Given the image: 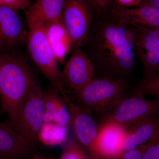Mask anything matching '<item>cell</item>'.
I'll return each mask as SVG.
<instances>
[{"label": "cell", "mask_w": 159, "mask_h": 159, "mask_svg": "<svg viewBox=\"0 0 159 159\" xmlns=\"http://www.w3.org/2000/svg\"><path fill=\"white\" fill-rule=\"evenodd\" d=\"M111 6L96 13L97 19L89 36L91 56L89 57L102 77L122 79L134 70L139 57L135 28L119 19Z\"/></svg>", "instance_id": "1"}, {"label": "cell", "mask_w": 159, "mask_h": 159, "mask_svg": "<svg viewBox=\"0 0 159 159\" xmlns=\"http://www.w3.org/2000/svg\"><path fill=\"white\" fill-rule=\"evenodd\" d=\"M37 84L24 60L13 54L0 53V103L9 122H14L24 100Z\"/></svg>", "instance_id": "2"}, {"label": "cell", "mask_w": 159, "mask_h": 159, "mask_svg": "<svg viewBox=\"0 0 159 159\" xmlns=\"http://www.w3.org/2000/svg\"><path fill=\"white\" fill-rule=\"evenodd\" d=\"M28 28L26 45L30 57L62 98L66 94L64 88L62 72L51 48L45 30L44 24L33 19L26 18Z\"/></svg>", "instance_id": "3"}, {"label": "cell", "mask_w": 159, "mask_h": 159, "mask_svg": "<svg viewBox=\"0 0 159 159\" xmlns=\"http://www.w3.org/2000/svg\"><path fill=\"white\" fill-rule=\"evenodd\" d=\"M128 86L123 79L94 78L76 92L78 104L91 112H108L122 98Z\"/></svg>", "instance_id": "4"}, {"label": "cell", "mask_w": 159, "mask_h": 159, "mask_svg": "<svg viewBox=\"0 0 159 159\" xmlns=\"http://www.w3.org/2000/svg\"><path fill=\"white\" fill-rule=\"evenodd\" d=\"M44 92L37 84L24 100L15 120L8 123L23 137L34 144L44 123Z\"/></svg>", "instance_id": "5"}, {"label": "cell", "mask_w": 159, "mask_h": 159, "mask_svg": "<svg viewBox=\"0 0 159 159\" xmlns=\"http://www.w3.org/2000/svg\"><path fill=\"white\" fill-rule=\"evenodd\" d=\"M93 9L87 0H68L62 21L70 38L73 49L80 48L87 42L93 23Z\"/></svg>", "instance_id": "6"}, {"label": "cell", "mask_w": 159, "mask_h": 159, "mask_svg": "<svg viewBox=\"0 0 159 159\" xmlns=\"http://www.w3.org/2000/svg\"><path fill=\"white\" fill-rule=\"evenodd\" d=\"M71 116V127L74 138L85 151L90 159H101L97 147L99 127L92 112L72 102L67 96L63 98Z\"/></svg>", "instance_id": "7"}, {"label": "cell", "mask_w": 159, "mask_h": 159, "mask_svg": "<svg viewBox=\"0 0 159 159\" xmlns=\"http://www.w3.org/2000/svg\"><path fill=\"white\" fill-rule=\"evenodd\" d=\"M139 91L122 97L109 111L106 119L127 126L139 120L159 115V100H148Z\"/></svg>", "instance_id": "8"}, {"label": "cell", "mask_w": 159, "mask_h": 159, "mask_svg": "<svg viewBox=\"0 0 159 159\" xmlns=\"http://www.w3.org/2000/svg\"><path fill=\"white\" fill-rule=\"evenodd\" d=\"M95 71L87 54L78 48L75 49L61 72L64 82L77 92L94 79Z\"/></svg>", "instance_id": "9"}, {"label": "cell", "mask_w": 159, "mask_h": 159, "mask_svg": "<svg viewBox=\"0 0 159 159\" xmlns=\"http://www.w3.org/2000/svg\"><path fill=\"white\" fill-rule=\"evenodd\" d=\"M128 126L106 119L99 127L97 147L101 159H117L123 153Z\"/></svg>", "instance_id": "10"}, {"label": "cell", "mask_w": 159, "mask_h": 159, "mask_svg": "<svg viewBox=\"0 0 159 159\" xmlns=\"http://www.w3.org/2000/svg\"><path fill=\"white\" fill-rule=\"evenodd\" d=\"M36 144L28 141L8 122H0V159H24L36 154Z\"/></svg>", "instance_id": "11"}, {"label": "cell", "mask_w": 159, "mask_h": 159, "mask_svg": "<svg viewBox=\"0 0 159 159\" xmlns=\"http://www.w3.org/2000/svg\"><path fill=\"white\" fill-rule=\"evenodd\" d=\"M28 33L18 10L0 5V37L6 48H14L26 42Z\"/></svg>", "instance_id": "12"}, {"label": "cell", "mask_w": 159, "mask_h": 159, "mask_svg": "<svg viewBox=\"0 0 159 159\" xmlns=\"http://www.w3.org/2000/svg\"><path fill=\"white\" fill-rule=\"evenodd\" d=\"M111 8L117 17L126 24L159 29V9L157 8L146 5L125 8L114 2Z\"/></svg>", "instance_id": "13"}, {"label": "cell", "mask_w": 159, "mask_h": 159, "mask_svg": "<svg viewBox=\"0 0 159 159\" xmlns=\"http://www.w3.org/2000/svg\"><path fill=\"white\" fill-rule=\"evenodd\" d=\"M159 124V116H155L139 120L128 126L123 152L136 149L149 141L153 137Z\"/></svg>", "instance_id": "14"}, {"label": "cell", "mask_w": 159, "mask_h": 159, "mask_svg": "<svg viewBox=\"0 0 159 159\" xmlns=\"http://www.w3.org/2000/svg\"><path fill=\"white\" fill-rule=\"evenodd\" d=\"M44 28L49 44L57 61L63 62L73 49V46L62 18L44 24Z\"/></svg>", "instance_id": "15"}, {"label": "cell", "mask_w": 159, "mask_h": 159, "mask_svg": "<svg viewBox=\"0 0 159 159\" xmlns=\"http://www.w3.org/2000/svg\"><path fill=\"white\" fill-rule=\"evenodd\" d=\"M66 3L65 0H36L25 10L26 18L44 24L60 19Z\"/></svg>", "instance_id": "16"}, {"label": "cell", "mask_w": 159, "mask_h": 159, "mask_svg": "<svg viewBox=\"0 0 159 159\" xmlns=\"http://www.w3.org/2000/svg\"><path fill=\"white\" fill-rule=\"evenodd\" d=\"M68 127L54 122L44 123L38 136V142L48 146L63 145L68 139Z\"/></svg>", "instance_id": "17"}, {"label": "cell", "mask_w": 159, "mask_h": 159, "mask_svg": "<svg viewBox=\"0 0 159 159\" xmlns=\"http://www.w3.org/2000/svg\"><path fill=\"white\" fill-rule=\"evenodd\" d=\"M138 50L144 51H159V29L134 26Z\"/></svg>", "instance_id": "18"}, {"label": "cell", "mask_w": 159, "mask_h": 159, "mask_svg": "<svg viewBox=\"0 0 159 159\" xmlns=\"http://www.w3.org/2000/svg\"><path fill=\"white\" fill-rule=\"evenodd\" d=\"M62 99L59 91L55 88L44 91V123L54 122L55 113Z\"/></svg>", "instance_id": "19"}, {"label": "cell", "mask_w": 159, "mask_h": 159, "mask_svg": "<svg viewBox=\"0 0 159 159\" xmlns=\"http://www.w3.org/2000/svg\"><path fill=\"white\" fill-rule=\"evenodd\" d=\"M145 70V77L148 78L159 74V51H144L138 50Z\"/></svg>", "instance_id": "20"}, {"label": "cell", "mask_w": 159, "mask_h": 159, "mask_svg": "<svg viewBox=\"0 0 159 159\" xmlns=\"http://www.w3.org/2000/svg\"><path fill=\"white\" fill-rule=\"evenodd\" d=\"M59 159H90L87 154L74 137H69L62 145Z\"/></svg>", "instance_id": "21"}, {"label": "cell", "mask_w": 159, "mask_h": 159, "mask_svg": "<svg viewBox=\"0 0 159 159\" xmlns=\"http://www.w3.org/2000/svg\"><path fill=\"white\" fill-rule=\"evenodd\" d=\"M138 91L144 96L150 95L159 100V74L149 78H144Z\"/></svg>", "instance_id": "22"}, {"label": "cell", "mask_w": 159, "mask_h": 159, "mask_svg": "<svg viewBox=\"0 0 159 159\" xmlns=\"http://www.w3.org/2000/svg\"><path fill=\"white\" fill-rule=\"evenodd\" d=\"M55 124L70 128L71 126V116L68 107L63 99L60 103L54 116Z\"/></svg>", "instance_id": "23"}, {"label": "cell", "mask_w": 159, "mask_h": 159, "mask_svg": "<svg viewBox=\"0 0 159 159\" xmlns=\"http://www.w3.org/2000/svg\"><path fill=\"white\" fill-rule=\"evenodd\" d=\"M142 159H159V138L153 136L146 143Z\"/></svg>", "instance_id": "24"}, {"label": "cell", "mask_w": 159, "mask_h": 159, "mask_svg": "<svg viewBox=\"0 0 159 159\" xmlns=\"http://www.w3.org/2000/svg\"><path fill=\"white\" fill-rule=\"evenodd\" d=\"M95 13H98L111 7L113 0H87Z\"/></svg>", "instance_id": "25"}, {"label": "cell", "mask_w": 159, "mask_h": 159, "mask_svg": "<svg viewBox=\"0 0 159 159\" xmlns=\"http://www.w3.org/2000/svg\"><path fill=\"white\" fill-rule=\"evenodd\" d=\"M29 0H0V5L12 7L17 10H27L31 5Z\"/></svg>", "instance_id": "26"}, {"label": "cell", "mask_w": 159, "mask_h": 159, "mask_svg": "<svg viewBox=\"0 0 159 159\" xmlns=\"http://www.w3.org/2000/svg\"><path fill=\"white\" fill-rule=\"evenodd\" d=\"M145 145L146 143L140 145L138 148L134 150L124 152L117 159H142Z\"/></svg>", "instance_id": "27"}, {"label": "cell", "mask_w": 159, "mask_h": 159, "mask_svg": "<svg viewBox=\"0 0 159 159\" xmlns=\"http://www.w3.org/2000/svg\"><path fill=\"white\" fill-rule=\"evenodd\" d=\"M117 5L125 8H133L140 6L144 0H113Z\"/></svg>", "instance_id": "28"}, {"label": "cell", "mask_w": 159, "mask_h": 159, "mask_svg": "<svg viewBox=\"0 0 159 159\" xmlns=\"http://www.w3.org/2000/svg\"><path fill=\"white\" fill-rule=\"evenodd\" d=\"M141 5L152 6L159 9V0H144Z\"/></svg>", "instance_id": "29"}, {"label": "cell", "mask_w": 159, "mask_h": 159, "mask_svg": "<svg viewBox=\"0 0 159 159\" xmlns=\"http://www.w3.org/2000/svg\"><path fill=\"white\" fill-rule=\"evenodd\" d=\"M24 159H54L53 158L49 157H46L42 156L39 155L37 154H35L34 155L30 157Z\"/></svg>", "instance_id": "30"}, {"label": "cell", "mask_w": 159, "mask_h": 159, "mask_svg": "<svg viewBox=\"0 0 159 159\" xmlns=\"http://www.w3.org/2000/svg\"><path fill=\"white\" fill-rule=\"evenodd\" d=\"M6 48V47L4 45L2 41V39L0 37V52L2 51Z\"/></svg>", "instance_id": "31"}, {"label": "cell", "mask_w": 159, "mask_h": 159, "mask_svg": "<svg viewBox=\"0 0 159 159\" xmlns=\"http://www.w3.org/2000/svg\"><path fill=\"white\" fill-rule=\"evenodd\" d=\"M153 136L157 137V138H159V124L157 128L156 131L155 133V134Z\"/></svg>", "instance_id": "32"}, {"label": "cell", "mask_w": 159, "mask_h": 159, "mask_svg": "<svg viewBox=\"0 0 159 159\" xmlns=\"http://www.w3.org/2000/svg\"><path fill=\"white\" fill-rule=\"evenodd\" d=\"M2 112V107H1V106L0 105V114Z\"/></svg>", "instance_id": "33"}, {"label": "cell", "mask_w": 159, "mask_h": 159, "mask_svg": "<svg viewBox=\"0 0 159 159\" xmlns=\"http://www.w3.org/2000/svg\"><path fill=\"white\" fill-rule=\"evenodd\" d=\"M65 1H66V2H67V1H68V0H65Z\"/></svg>", "instance_id": "34"}]
</instances>
